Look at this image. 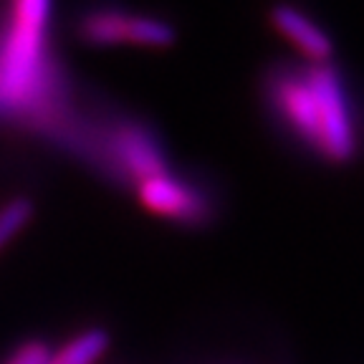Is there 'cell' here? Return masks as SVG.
I'll return each instance as SVG.
<instances>
[{
  "label": "cell",
  "instance_id": "obj_1",
  "mask_svg": "<svg viewBox=\"0 0 364 364\" xmlns=\"http://www.w3.org/2000/svg\"><path fill=\"white\" fill-rule=\"evenodd\" d=\"M51 6L23 0L13 6V23L0 56V99L23 104L38 91L43 79V41Z\"/></svg>",
  "mask_w": 364,
  "mask_h": 364
},
{
  "label": "cell",
  "instance_id": "obj_2",
  "mask_svg": "<svg viewBox=\"0 0 364 364\" xmlns=\"http://www.w3.org/2000/svg\"><path fill=\"white\" fill-rule=\"evenodd\" d=\"M306 74L318 107V132H321V149L318 152L334 162H347L357 149V134H354V124L349 117L347 97H344L339 76L326 63H316Z\"/></svg>",
  "mask_w": 364,
  "mask_h": 364
},
{
  "label": "cell",
  "instance_id": "obj_3",
  "mask_svg": "<svg viewBox=\"0 0 364 364\" xmlns=\"http://www.w3.org/2000/svg\"><path fill=\"white\" fill-rule=\"evenodd\" d=\"M273 102L279 104L281 114L286 117L296 134L306 139L314 149H321V132H318V107L314 97L309 74H281L271 84Z\"/></svg>",
  "mask_w": 364,
  "mask_h": 364
},
{
  "label": "cell",
  "instance_id": "obj_4",
  "mask_svg": "<svg viewBox=\"0 0 364 364\" xmlns=\"http://www.w3.org/2000/svg\"><path fill=\"white\" fill-rule=\"evenodd\" d=\"M139 198L149 210L175 218V220L198 223L205 218V200L193 188L170 177L167 172L139 182Z\"/></svg>",
  "mask_w": 364,
  "mask_h": 364
},
{
  "label": "cell",
  "instance_id": "obj_5",
  "mask_svg": "<svg viewBox=\"0 0 364 364\" xmlns=\"http://www.w3.org/2000/svg\"><path fill=\"white\" fill-rule=\"evenodd\" d=\"M117 152L124 170L136 177V182L165 172V159L157 142L139 127H124L117 136Z\"/></svg>",
  "mask_w": 364,
  "mask_h": 364
},
{
  "label": "cell",
  "instance_id": "obj_6",
  "mask_svg": "<svg viewBox=\"0 0 364 364\" xmlns=\"http://www.w3.org/2000/svg\"><path fill=\"white\" fill-rule=\"evenodd\" d=\"M273 23H276V28L289 36V38L304 51V56H309L311 61L326 63V58L331 56L329 36L318 28L311 18L304 16L301 11H296V8H291V6H279L273 11Z\"/></svg>",
  "mask_w": 364,
  "mask_h": 364
},
{
  "label": "cell",
  "instance_id": "obj_7",
  "mask_svg": "<svg viewBox=\"0 0 364 364\" xmlns=\"http://www.w3.org/2000/svg\"><path fill=\"white\" fill-rule=\"evenodd\" d=\"M129 18L127 13L119 11H99L89 16L81 26V33L89 43L97 46H114V43H127L129 36Z\"/></svg>",
  "mask_w": 364,
  "mask_h": 364
},
{
  "label": "cell",
  "instance_id": "obj_8",
  "mask_svg": "<svg viewBox=\"0 0 364 364\" xmlns=\"http://www.w3.org/2000/svg\"><path fill=\"white\" fill-rule=\"evenodd\" d=\"M107 334L99 329H91L71 339L58 354H51L46 364H94L107 352Z\"/></svg>",
  "mask_w": 364,
  "mask_h": 364
},
{
  "label": "cell",
  "instance_id": "obj_9",
  "mask_svg": "<svg viewBox=\"0 0 364 364\" xmlns=\"http://www.w3.org/2000/svg\"><path fill=\"white\" fill-rule=\"evenodd\" d=\"M172 41H175V31H172L170 23L157 21V18H147V16L129 18V36H127V43L162 48V46H170Z\"/></svg>",
  "mask_w": 364,
  "mask_h": 364
},
{
  "label": "cell",
  "instance_id": "obj_10",
  "mask_svg": "<svg viewBox=\"0 0 364 364\" xmlns=\"http://www.w3.org/2000/svg\"><path fill=\"white\" fill-rule=\"evenodd\" d=\"M31 215H33V205L26 198L11 200L6 208H0V248H6L8 240L21 233Z\"/></svg>",
  "mask_w": 364,
  "mask_h": 364
},
{
  "label": "cell",
  "instance_id": "obj_11",
  "mask_svg": "<svg viewBox=\"0 0 364 364\" xmlns=\"http://www.w3.org/2000/svg\"><path fill=\"white\" fill-rule=\"evenodd\" d=\"M48 349L41 344V341H31L26 347H21L6 364H46L48 362Z\"/></svg>",
  "mask_w": 364,
  "mask_h": 364
}]
</instances>
